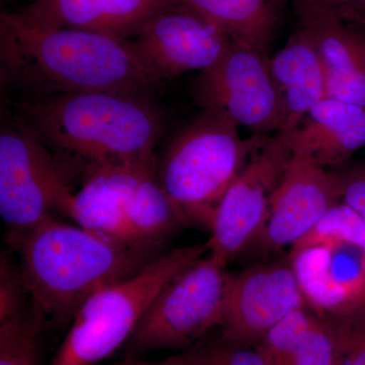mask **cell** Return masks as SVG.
<instances>
[{
	"label": "cell",
	"instance_id": "6da1fadb",
	"mask_svg": "<svg viewBox=\"0 0 365 365\" xmlns=\"http://www.w3.org/2000/svg\"><path fill=\"white\" fill-rule=\"evenodd\" d=\"M1 83L45 97L116 91L151 98L158 78L130 41L79 29H36L16 13L0 18Z\"/></svg>",
	"mask_w": 365,
	"mask_h": 365
},
{
	"label": "cell",
	"instance_id": "7a4b0ae2",
	"mask_svg": "<svg viewBox=\"0 0 365 365\" xmlns=\"http://www.w3.org/2000/svg\"><path fill=\"white\" fill-rule=\"evenodd\" d=\"M160 247L122 244L50 216L24 237L16 251L33 313L44 324L62 326L93 294L158 258Z\"/></svg>",
	"mask_w": 365,
	"mask_h": 365
},
{
	"label": "cell",
	"instance_id": "3957f363",
	"mask_svg": "<svg viewBox=\"0 0 365 365\" xmlns=\"http://www.w3.org/2000/svg\"><path fill=\"white\" fill-rule=\"evenodd\" d=\"M21 119L47 148L88 163H157L165 121L151 98L116 91L42 97L21 104Z\"/></svg>",
	"mask_w": 365,
	"mask_h": 365
},
{
	"label": "cell",
	"instance_id": "277c9868",
	"mask_svg": "<svg viewBox=\"0 0 365 365\" xmlns=\"http://www.w3.org/2000/svg\"><path fill=\"white\" fill-rule=\"evenodd\" d=\"M228 113L206 108L170 141L157 179L188 225L210 232L218 205L254 143L242 140Z\"/></svg>",
	"mask_w": 365,
	"mask_h": 365
},
{
	"label": "cell",
	"instance_id": "5b68a950",
	"mask_svg": "<svg viewBox=\"0 0 365 365\" xmlns=\"http://www.w3.org/2000/svg\"><path fill=\"white\" fill-rule=\"evenodd\" d=\"M209 253L208 242L160 255L136 275L100 290L79 309L48 365H97L126 344L158 294Z\"/></svg>",
	"mask_w": 365,
	"mask_h": 365
},
{
	"label": "cell",
	"instance_id": "8992f818",
	"mask_svg": "<svg viewBox=\"0 0 365 365\" xmlns=\"http://www.w3.org/2000/svg\"><path fill=\"white\" fill-rule=\"evenodd\" d=\"M307 306L319 318L365 302V222L341 201L290 248Z\"/></svg>",
	"mask_w": 365,
	"mask_h": 365
},
{
	"label": "cell",
	"instance_id": "52a82bcc",
	"mask_svg": "<svg viewBox=\"0 0 365 365\" xmlns=\"http://www.w3.org/2000/svg\"><path fill=\"white\" fill-rule=\"evenodd\" d=\"M230 273L208 253L176 276L139 321L126 342L129 354L185 347L222 326Z\"/></svg>",
	"mask_w": 365,
	"mask_h": 365
},
{
	"label": "cell",
	"instance_id": "ba28073f",
	"mask_svg": "<svg viewBox=\"0 0 365 365\" xmlns=\"http://www.w3.org/2000/svg\"><path fill=\"white\" fill-rule=\"evenodd\" d=\"M71 189L42 140L24 120L0 134V215L14 250L60 208Z\"/></svg>",
	"mask_w": 365,
	"mask_h": 365
},
{
	"label": "cell",
	"instance_id": "9c48e42d",
	"mask_svg": "<svg viewBox=\"0 0 365 365\" xmlns=\"http://www.w3.org/2000/svg\"><path fill=\"white\" fill-rule=\"evenodd\" d=\"M292 155L279 135H255L249 157L223 195L207 241L209 254L227 264L254 246Z\"/></svg>",
	"mask_w": 365,
	"mask_h": 365
},
{
	"label": "cell",
	"instance_id": "30bf717a",
	"mask_svg": "<svg viewBox=\"0 0 365 365\" xmlns=\"http://www.w3.org/2000/svg\"><path fill=\"white\" fill-rule=\"evenodd\" d=\"M202 109L218 108L255 135L279 133L283 112L270 71V58L248 45L232 41L193 85Z\"/></svg>",
	"mask_w": 365,
	"mask_h": 365
},
{
	"label": "cell",
	"instance_id": "8fae6325",
	"mask_svg": "<svg viewBox=\"0 0 365 365\" xmlns=\"http://www.w3.org/2000/svg\"><path fill=\"white\" fill-rule=\"evenodd\" d=\"M129 41L143 66L163 81L212 66L232 40L178 0L148 19Z\"/></svg>",
	"mask_w": 365,
	"mask_h": 365
},
{
	"label": "cell",
	"instance_id": "7c38bea8",
	"mask_svg": "<svg viewBox=\"0 0 365 365\" xmlns=\"http://www.w3.org/2000/svg\"><path fill=\"white\" fill-rule=\"evenodd\" d=\"M307 307L289 261L230 273L222 336L240 344L259 345L282 319Z\"/></svg>",
	"mask_w": 365,
	"mask_h": 365
},
{
	"label": "cell",
	"instance_id": "4fadbf2b",
	"mask_svg": "<svg viewBox=\"0 0 365 365\" xmlns=\"http://www.w3.org/2000/svg\"><path fill=\"white\" fill-rule=\"evenodd\" d=\"M341 202L333 172L292 155L273 197L265 227L255 242L262 253H275L300 241Z\"/></svg>",
	"mask_w": 365,
	"mask_h": 365
},
{
	"label": "cell",
	"instance_id": "5bb4252c",
	"mask_svg": "<svg viewBox=\"0 0 365 365\" xmlns=\"http://www.w3.org/2000/svg\"><path fill=\"white\" fill-rule=\"evenodd\" d=\"M155 169L157 163H88L81 189L64 197L60 210L76 220L78 227L106 239L131 246H158L139 244L128 220L137 185L144 174Z\"/></svg>",
	"mask_w": 365,
	"mask_h": 365
},
{
	"label": "cell",
	"instance_id": "9a60e30c",
	"mask_svg": "<svg viewBox=\"0 0 365 365\" xmlns=\"http://www.w3.org/2000/svg\"><path fill=\"white\" fill-rule=\"evenodd\" d=\"M178 0H33L18 14L36 29H79L131 39L148 19Z\"/></svg>",
	"mask_w": 365,
	"mask_h": 365
},
{
	"label": "cell",
	"instance_id": "2e32d148",
	"mask_svg": "<svg viewBox=\"0 0 365 365\" xmlns=\"http://www.w3.org/2000/svg\"><path fill=\"white\" fill-rule=\"evenodd\" d=\"M280 138L292 155L337 169L365 148V108L327 97L292 133Z\"/></svg>",
	"mask_w": 365,
	"mask_h": 365
},
{
	"label": "cell",
	"instance_id": "e0dca14e",
	"mask_svg": "<svg viewBox=\"0 0 365 365\" xmlns=\"http://www.w3.org/2000/svg\"><path fill=\"white\" fill-rule=\"evenodd\" d=\"M311 34L325 71L327 97L365 108V26L332 16L297 19Z\"/></svg>",
	"mask_w": 365,
	"mask_h": 365
},
{
	"label": "cell",
	"instance_id": "ac0fdd59",
	"mask_svg": "<svg viewBox=\"0 0 365 365\" xmlns=\"http://www.w3.org/2000/svg\"><path fill=\"white\" fill-rule=\"evenodd\" d=\"M270 71L283 112V126L277 135H288L314 106L327 98L325 71L306 29L297 26V32L270 58Z\"/></svg>",
	"mask_w": 365,
	"mask_h": 365
},
{
	"label": "cell",
	"instance_id": "d6986e66",
	"mask_svg": "<svg viewBox=\"0 0 365 365\" xmlns=\"http://www.w3.org/2000/svg\"><path fill=\"white\" fill-rule=\"evenodd\" d=\"M258 346L271 365H342L333 329L307 307L282 319Z\"/></svg>",
	"mask_w": 365,
	"mask_h": 365
},
{
	"label": "cell",
	"instance_id": "ffe728a7",
	"mask_svg": "<svg viewBox=\"0 0 365 365\" xmlns=\"http://www.w3.org/2000/svg\"><path fill=\"white\" fill-rule=\"evenodd\" d=\"M215 24L230 40L268 55L290 0H180Z\"/></svg>",
	"mask_w": 365,
	"mask_h": 365
},
{
	"label": "cell",
	"instance_id": "44dd1931",
	"mask_svg": "<svg viewBox=\"0 0 365 365\" xmlns=\"http://www.w3.org/2000/svg\"><path fill=\"white\" fill-rule=\"evenodd\" d=\"M42 321L24 311L0 318V365H41Z\"/></svg>",
	"mask_w": 365,
	"mask_h": 365
},
{
	"label": "cell",
	"instance_id": "7402d4cb",
	"mask_svg": "<svg viewBox=\"0 0 365 365\" xmlns=\"http://www.w3.org/2000/svg\"><path fill=\"white\" fill-rule=\"evenodd\" d=\"M322 319L333 329L342 365H365V302L347 313Z\"/></svg>",
	"mask_w": 365,
	"mask_h": 365
},
{
	"label": "cell",
	"instance_id": "603a6c76",
	"mask_svg": "<svg viewBox=\"0 0 365 365\" xmlns=\"http://www.w3.org/2000/svg\"><path fill=\"white\" fill-rule=\"evenodd\" d=\"M194 365H271L266 353L257 346L232 342L220 336L191 350Z\"/></svg>",
	"mask_w": 365,
	"mask_h": 365
},
{
	"label": "cell",
	"instance_id": "cb8c5ba5",
	"mask_svg": "<svg viewBox=\"0 0 365 365\" xmlns=\"http://www.w3.org/2000/svg\"><path fill=\"white\" fill-rule=\"evenodd\" d=\"M297 19L332 16L349 25L365 26V0H290Z\"/></svg>",
	"mask_w": 365,
	"mask_h": 365
},
{
	"label": "cell",
	"instance_id": "d4e9b609",
	"mask_svg": "<svg viewBox=\"0 0 365 365\" xmlns=\"http://www.w3.org/2000/svg\"><path fill=\"white\" fill-rule=\"evenodd\" d=\"M331 170L339 188L341 201L365 222V165H344Z\"/></svg>",
	"mask_w": 365,
	"mask_h": 365
},
{
	"label": "cell",
	"instance_id": "484cf974",
	"mask_svg": "<svg viewBox=\"0 0 365 365\" xmlns=\"http://www.w3.org/2000/svg\"><path fill=\"white\" fill-rule=\"evenodd\" d=\"M113 365H194V364L193 360H192L191 353L189 351L176 355V356L170 357V359L163 360V361L155 362V364H144V362H136L129 360V361Z\"/></svg>",
	"mask_w": 365,
	"mask_h": 365
}]
</instances>
